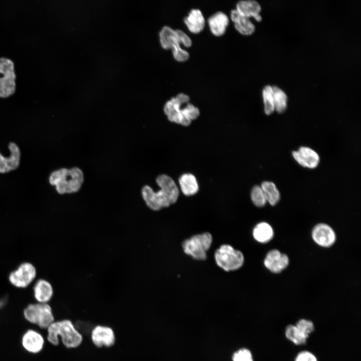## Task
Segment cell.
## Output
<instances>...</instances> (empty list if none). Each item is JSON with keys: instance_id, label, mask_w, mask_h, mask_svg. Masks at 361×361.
I'll return each mask as SVG.
<instances>
[{"instance_id": "cell-28", "label": "cell", "mask_w": 361, "mask_h": 361, "mask_svg": "<svg viewBox=\"0 0 361 361\" xmlns=\"http://www.w3.org/2000/svg\"><path fill=\"white\" fill-rule=\"evenodd\" d=\"M251 199L254 205L258 207H263L267 203L261 187L258 185H256L252 188Z\"/></svg>"}, {"instance_id": "cell-22", "label": "cell", "mask_w": 361, "mask_h": 361, "mask_svg": "<svg viewBox=\"0 0 361 361\" xmlns=\"http://www.w3.org/2000/svg\"><path fill=\"white\" fill-rule=\"evenodd\" d=\"M182 193L187 196L196 194L199 191V185L195 175L192 173H184L178 179Z\"/></svg>"}, {"instance_id": "cell-31", "label": "cell", "mask_w": 361, "mask_h": 361, "mask_svg": "<svg viewBox=\"0 0 361 361\" xmlns=\"http://www.w3.org/2000/svg\"><path fill=\"white\" fill-rule=\"evenodd\" d=\"M295 361H318L316 356L312 352L304 350L298 353Z\"/></svg>"}, {"instance_id": "cell-5", "label": "cell", "mask_w": 361, "mask_h": 361, "mask_svg": "<svg viewBox=\"0 0 361 361\" xmlns=\"http://www.w3.org/2000/svg\"><path fill=\"white\" fill-rule=\"evenodd\" d=\"M161 47L164 49H171L173 56L178 62H185L189 58V53L181 48L180 44L186 47L192 44L190 38L180 30H174L168 26L163 27L159 33Z\"/></svg>"}, {"instance_id": "cell-26", "label": "cell", "mask_w": 361, "mask_h": 361, "mask_svg": "<svg viewBox=\"0 0 361 361\" xmlns=\"http://www.w3.org/2000/svg\"><path fill=\"white\" fill-rule=\"evenodd\" d=\"M275 110L279 113L284 112L287 108V96L286 93L276 86H272Z\"/></svg>"}, {"instance_id": "cell-1", "label": "cell", "mask_w": 361, "mask_h": 361, "mask_svg": "<svg viewBox=\"0 0 361 361\" xmlns=\"http://www.w3.org/2000/svg\"><path fill=\"white\" fill-rule=\"evenodd\" d=\"M156 183L160 188L159 191L154 192L150 186L145 185L141 189V195L147 206L157 211L175 203L179 192L174 181L166 174L158 175Z\"/></svg>"}, {"instance_id": "cell-30", "label": "cell", "mask_w": 361, "mask_h": 361, "mask_svg": "<svg viewBox=\"0 0 361 361\" xmlns=\"http://www.w3.org/2000/svg\"><path fill=\"white\" fill-rule=\"evenodd\" d=\"M233 361H254L251 351L245 348L235 352L233 355Z\"/></svg>"}, {"instance_id": "cell-20", "label": "cell", "mask_w": 361, "mask_h": 361, "mask_svg": "<svg viewBox=\"0 0 361 361\" xmlns=\"http://www.w3.org/2000/svg\"><path fill=\"white\" fill-rule=\"evenodd\" d=\"M231 18L235 29L242 35L248 36L254 32L255 27L249 18L241 15L236 10L231 11Z\"/></svg>"}, {"instance_id": "cell-4", "label": "cell", "mask_w": 361, "mask_h": 361, "mask_svg": "<svg viewBox=\"0 0 361 361\" xmlns=\"http://www.w3.org/2000/svg\"><path fill=\"white\" fill-rule=\"evenodd\" d=\"M49 184L55 187L60 195L78 192L84 182V174L78 167L60 168L53 170L49 175Z\"/></svg>"}, {"instance_id": "cell-13", "label": "cell", "mask_w": 361, "mask_h": 361, "mask_svg": "<svg viewBox=\"0 0 361 361\" xmlns=\"http://www.w3.org/2000/svg\"><path fill=\"white\" fill-rule=\"evenodd\" d=\"M90 334L92 343L98 347H110L116 341L113 329L108 326L96 325L92 329Z\"/></svg>"}, {"instance_id": "cell-9", "label": "cell", "mask_w": 361, "mask_h": 361, "mask_svg": "<svg viewBox=\"0 0 361 361\" xmlns=\"http://www.w3.org/2000/svg\"><path fill=\"white\" fill-rule=\"evenodd\" d=\"M0 98H6L13 95L16 90L15 64L10 58L0 57Z\"/></svg>"}, {"instance_id": "cell-24", "label": "cell", "mask_w": 361, "mask_h": 361, "mask_svg": "<svg viewBox=\"0 0 361 361\" xmlns=\"http://www.w3.org/2000/svg\"><path fill=\"white\" fill-rule=\"evenodd\" d=\"M265 199L270 205L275 206L280 199V194L275 184L272 182L264 181L261 185Z\"/></svg>"}, {"instance_id": "cell-19", "label": "cell", "mask_w": 361, "mask_h": 361, "mask_svg": "<svg viewBox=\"0 0 361 361\" xmlns=\"http://www.w3.org/2000/svg\"><path fill=\"white\" fill-rule=\"evenodd\" d=\"M236 10L242 16L249 18L253 17L257 22L262 20L259 13L261 8L256 1L246 0L239 1L236 5Z\"/></svg>"}, {"instance_id": "cell-3", "label": "cell", "mask_w": 361, "mask_h": 361, "mask_svg": "<svg viewBox=\"0 0 361 361\" xmlns=\"http://www.w3.org/2000/svg\"><path fill=\"white\" fill-rule=\"evenodd\" d=\"M189 96L184 93L177 94L167 101L164 106V112L168 119L183 126H189L192 120L200 115L199 109L188 103Z\"/></svg>"}, {"instance_id": "cell-29", "label": "cell", "mask_w": 361, "mask_h": 361, "mask_svg": "<svg viewBox=\"0 0 361 361\" xmlns=\"http://www.w3.org/2000/svg\"><path fill=\"white\" fill-rule=\"evenodd\" d=\"M295 325L302 333L308 336L314 330L313 323L308 319H300Z\"/></svg>"}, {"instance_id": "cell-2", "label": "cell", "mask_w": 361, "mask_h": 361, "mask_svg": "<svg viewBox=\"0 0 361 361\" xmlns=\"http://www.w3.org/2000/svg\"><path fill=\"white\" fill-rule=\"evenodd\" d=\"M46 341L50 345L58 346L60 342L68 349L79 346L83 341V335L73 322L66 318L56 319L46 330Z\"/></svg>"}, {"instance_id": "cell-14", "label": "cell", "mask_w": 361, "mask_h": 361, "mask_svg": "<svg viewBox=\"0 0 361 361\" xmlns=\"http://www.w3.org/2000/svg\"><path fill=\"white\" fill-rule=\"evenodd\" d=\"M312 237L317 244L323 247L332 246L336 240L333 229L328 225L322 223L317 224L313 228Z\"/></svg>"}, {"instance_id": "cell-17", "label": "cell", "mask_w": 361, "mask_h": 361, "mask_svg": "<svg viewBox=\"0 0 361 361\" xmlns=\"http://www.w3.org/2000/svg\"><path fill=\"white\" fill-rule=\"evenodd\" d=\"M54 295V289L51 284L47 280H37L33 287V297L35 302L49 303Z\"/></svg>"}, {"instance_id": "cell-7", "label": "cell", "mask_w": 361, "mask_h": 361, "mask_svg": "<svg viewBox=\"0 0 361 361\" xmlns=\"http://www.w3.org/2000/svg\"><path fill=\"white\" fill-rule=\"evenodd\" d=\"M215 259L217 265L227 272L239 269L244 262L243 253L228 244L221 245L215 251Z\"/></svg>"}, {"instance_id": "cell-6", "label": "cell", "mask_w": 361, "mask_h": 361, "mask_svg": "<svg viewBox=\"0 0 361 361\" xmlns=\"http://www.w3.org/2000/svg\"><path fill=\"white\" fill-rule=\"evenodd\" d=\"M22 313L28 323L42 331H45L56 320L54 310L50 303L30 302L24 308Z\"/></svg>"}, {"instance_id": "cell-21", "label": "cell", "mask_w": 361, "mask_h": 361, "mask_svg": "<svg viewBox=\"0 0 361 361\" xmlns=\"http://www.w3.org/2000/svg\"><path fill=\"white\" fill-rule=\"evenodd\" d=\"M184 22L189 30L193 33L198 34L202 32L205 25L204 17L199 9H193L185 18Z\"/></svg>"}, {"instance_id": "cell-10", "label": "cell", "mask_w": 361, "mask_h": 361, "mask_svg": "<svg viewBox=\"0 0 361 361\" xmlns=\"http://www.w3.org/2000/svg\"><path fill=\"white\" fill-rule=\"evenodd\" d=\"M20 342L26 352L31 354H39L42 351L46 343L45 331L30 327L23 333Z\"/></svg>"}, {"instance_id": "cell-18", "label": "cell", "mask_w": 361, "mask_h": 361, "mask_svg": "<svg viewBox=\"0 0 361 361\" xmlns=\"http://www.w3.org/2000/svg\"><path fill=\"white\" fill-rule=\"evenodd\" d=\"M211 33L215 36L220 37L224 34L229 24L228 16L222 12L212 15L208 20Z\"/></svg>"}, {"instance_id": "cell-23", "label": "cell", "mask_w": 361, "mask_h": 361, "mask_svg": "<svg viewBox=\"0 0 361 361\" xmlns=\"http://www.w3.org/2000/svg\"><path fill=\"white\" fill-rule=\"evenodd\" d=\"M274 232L272 227L266 222H261L256 225L253 231L254 238L258 242H268L273 237Z\"/></svg>"}, {"instance_id": "cell-16", "label": "cell", "mask_w": 361, "mask_h": 361, "mask_svg": "<svg viewBox=\"0 0 361 361\" xmlns=\"http://www.w3.org/2000/svg\"><path fill=\"white\" fill-rule=\"evenodd\" d=\"M264 264L266 268L271 272L278 273L287 267L289 259L286 254L274 249L267 253Z\"/></svg>"}, {"instance_id": "cell-15", "label": "cell", "mask_w": 361, "mask_h": 361, "mask_svg": "<svg viewBox=\"0 0 361 361\" xmlns=\"http://www.w3.org/2000/svg\"><path fill=\"white\" fill-rule=\"evenodd\" d=\"M292 154L297 162L304 167L314 168L320 161L318 153L308 147L301 146L298 150L293 151Z\"/></svg>"}, {"instance_id": "cell-8", "label": "cell", "mask_w": 361, "mask_h": 361, "mask_svg": "<svg viewBox=\"0 0 361 361\" xmlns=\"http://www.w3.org/2000/svg\"><path fill=\"white\" fill-rule=\"evenodd\" d=\"M213 242L212 235L208 232L197 234L185 240L182 243L183 251L188 255L198 260H205L207 252Z\"/></svg>"}, {"instance_id": "cell-27", "label": "cell", "mask_w": 361, "mask_h": 361, "mask_svg": "<svg viewBox=\"0 0 361 361\" xmlns=\"http://www.w3.org/2000/svg\"><path fill=\"white\" fill-rule=\"evenodd\" d=\"M262 96L264 105V111L270 115L275 110L272 86L266 85L263 89Z\"/></svg>"}, {"instance_id": "cell-11", "label": "cell", "mask_w": 361, "mask_h": 361, "mask_svg": "<svg viewBox=\"0 0 361 361\" xmlns=\"http://www.w3.org/2000/svg\"><path fill=\"white\" fill-rule=\"evenodd\" d=\"M37 271L33 264L25 262L21 263L9 275V280L14 287L19 289L28 287L35 280Z\"/></svg>"}, {"instance_id": "cell-25", "label": "cell", "mask_w": 361, "mask_h": 361, "mask_svg": "<svg viewBox=\"0 0 361 361\" xmlns=\"http://www.w3.org/2000/svg\"><path fill=\"white\" fill-rule=\"evenodd\" d=\"M286 337L294 344L300 345L304 344L309 336L302 333L295 326L289 324L285 330Z\"/></svg>"}, {"instance_id": "cell-12", "label": "cell", "mask_w": 361, "mask_h": 361, "mask_svg": "<svg viewBox=\"0 0 361 361\" xmlns=\"http://www.w3.org/2000/svg\"><path fill=\"white\" fill-rule=\"evenodd\" d=\"M10 154L5 156L0 152V173L5 174L17 169L20 166L21 158V150L15 142L8 144Z\"/></svg>"}]
</instances>
